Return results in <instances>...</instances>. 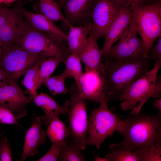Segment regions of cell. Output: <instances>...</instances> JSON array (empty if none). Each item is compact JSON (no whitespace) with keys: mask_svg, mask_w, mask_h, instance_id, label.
<instances>
[{"mask_svg":"<svg viewBox=\"0 0 161 161\" xmlns=\"http://www.w3.org/2000/svg\"><path fill=\"white\" fill-rule=\"evenodd\" d=\"M44 57L47 56L30 52L18 44L2 47L0 68L16 81L37 60Z\"/></svg>","mask_w":161,"mask_h":161,"instance_id":"8","label":"cell"},{"mask_svg":"<svg viewBox=\"0 0 161 161\" xmlns=\"http://www.w3.org/2000/svg\"><path fill=\"white\" fill-rule=\"evenodd\" d=\"M86 100L100 103L105 95L100 73L93 70L86 71L80 78L78 88Z\"/></svg>","mask_w":161,"mask_h":161,"instance_id":"15","label":"cell"},{"mask_svg":"<svg viewBox=\"0 0 161 161\" xmlns=\"http://www.w3.org/2000/svg\"><path fill=\"white\" fill-rule=\"evenodd\" d=\"M12 79L0 68V86L7 83Z\"/></svg>","mask_w":161,"mask_h":161,"instance_id":"36","label":"cell"},{"mask_svg":"<svg viewBox=\"0 0 161 161\" xmlns=\"http://www.w3.org/2000/svg\"><path fill=\"white\" fill-rule=\"evenodd\" d=\"M32 102L25 95L16 80L12 79L0 86V103L6 104L17 119L27 114L26 106Z\"/></svg>","mask_w":161,"mask_h":161,"instance_id":"12","label":"cell"},{"mask_svg":"<svg viewBox=\"0 0 161 161\" xmlns=\"http://www.w3.org/2000/svg\"><path fill=\"white\" fill-rule=\"evenodd\" d=\"M4 0H0V4H1L2 3H3Z\"/></svg>","mask_w":161,"mask_h":161,"instance_id":"43","label":"cell"},{"mask_svg":"<svg viewBox=\"0 0 161 161\" xmlns=\"http://www.w3.org/2000/svg\"><path fill=\"white\" fill-rule=\"evenodd\" d=\"M66 41L70 52L78 56L83 50L88 36L92 30V23L76 27L71 26Z\"/></svg>","mask_w":161,"mask_h":161,"instance_id":"20","label":"cell"},{"mask_svg":"<svg viewBox=\"0 0 161 161\" xmlns=\"http://www.w3.org/2000/svg\"><path fill=\"white\" fill-rule=\"evenodd\" d=\"M48 57H44L39 59L25 72L22 83L29 92L30 99H33L38 95L35 86L38 72L42 62Z\"/></svg>","mask_w":161,"mask_h":161,"instance_id":"23","label":"cell"},{"mask_svg":"<svg viewBox=\"0 0 161 161\" xmlns=\"http://www.w3.org/2000/svg\"><path fill=\"white\" fill-rule=\"evenodd\" d=\"M64 146L52 143L51 148L42 157L37 161H57L61 150Z\"/></svg>","mask_w":161,"mask_h":161,"instance_id":"32","label":"cell"},{"mask_svg":"<svg viewBox=\"0 0 161 161\" xmlns=\"http://www.w3.org/2000/svg\"><path fill=\"white\" fill-rule=\"evenodd\" d=\"M122 5L116 0H96L92 18V30L97 40L105 36Z\"/></svg>","mask_w":161,"mask_h":161,"instance_id":"10","label":"cell"},{"mask_svg":"<svg viewBox=\"0 0 161 161\" xmlns=\"http://www.w3.org/2000/svg\"><path fill=\"white\" fill-rule=\"evenodd\" d=\"M95 161H106L105 159L103 158H102L100 157H98V156H96L95 157Z\"/></svg>","mask_w":161,"mask_h":161,"instance_id":"40","label":"cell"},{"mask_svg":"<svg viewBox=\"0 0 161 161\" xmlns=\"http://www.w3.org/2000/svg\"><path fill=\"white\" fill-rule=\"evenodd\" d=\"M55 1L57 0L59 2L60 4L62 3L65 0H54Z\"/></svg>","mask_w":161,"mask_h":161,"instance_id":"42","label":"cell"},{"mask_svg":"<svg viewBox=\"0 0 161 161\" xmlns=\"http://www.w3.org/2000/svg\"><path fill=\"white\" fill-rule=\"evenodd\" d=\"M80 61L77 55L71 53L66 60L64 64L65 69L62 72L66 78L71 77L74 78L78 88L79 87L80 78L83 74Z\"/></svg>","mask_w":161,"mask_h":161,"instance_id":"24","label":"cell"},{"mask_svg":"<svg viewBox=\"0 0 161 161\" xmlns=\"http://www.w3.org/2000/svg\"><path fill=\"white\" fill-rule=\"evenodd\" d=\"M157 38L156 44L152 46L150 49L151 53L150 57L151 59L155 60L156 62H161V35Z\"/></svg>","mask_w":161,"mask_h":161,"instance_id":"33","label":"cell"},{"mask_svg":"<svg viewBox=\"0 0 161 161\" xmlns=\"http://www.w3.org/2000/svg\"><path fill=\"white\" fill-rule=\"evenodd\" d=\"M123 139L110 146L132 152L137 148L161 142V115L140 112L130 114L118 131Z\"/></svg>","mask_w":161,"mask_h":161,"instance_id":"2","label":"cell"},{"mask_svg":"<svg viewBox=\"0 0 161 161\" xmlns=\"http://www.w3.org/2000/svg\"><path fill=\"white\" fill-rule=\"evenodd\" d=\"M134 152L138 161H161V142L139 147Z\"/></svg>","mask_w":161,"mask_h":161,"instance_id":"26","label":"cell"},{"mask_svg":"<svg viewBox=\"0 0 161 161\" xmlns=\"http://www.w3.org/2000/svg\"><path fill=\"white\" fill-rule=\"evenodd\" d=\"M16 0H4L3 3L8 5L12 3Z\"/></svg>","mask_w":161,"mask_h":161,"instance_id":"38","label":"cell"},{"mask_svg":"<svg viewBox=\"0 0 161 161\" xmlns=\"http://www.w3.org/2000/svg\"><path fill=\"white\" fill-rule=\"evenodd\" d=\"M21 11L24 18L33 28L46 32L60 40L66 41L67 35L55 24L54 22L44 16L31 12L23 7Z\"/></svg>","mask_w":161,"mask_h":161,"instance_id":"18","label":"cell"},{"mask_svg":"<svg viewBox=\"0 0 161 161\" xmlns=\"http://www.w3.org/2000/svg\"><path fill=\"white\" fill-rule=\"evenodd\" d=\"M2 53V44L0 40V59L1 57Z\"/></svg>","mask_w":161,"mask_h":161,"instance_id":"41","label":"cell"},{"mask_svg":"<svg viewBox=\"0 0 161 161\" xmlns=\"http://www.w3.org/2000/svg\"><path fill=\"white\" fill-rule=\"evenodd\" d=\"M62 62L61 59L56 57H50L41 63L38 72L35 89L37 91L41 85L50 76L58 65Z\"/></svg>","mask_w":161,"mask_h":161,"instance_id":"25","label":"cell"},{"mask_svg":"<svg viewBox=\"0 0 161 161\" xmlns=\"http://www.w3.org/2000/svg\"><path fill=\"white\" fill-rule=\"evenodd\" d=\"M146 3L148 2L150 3V4H152L155 3L157 2L161 1V0H144Z\"/></svg>","mask_w":161,"mask_h":161,"instance_id":"39","label":"cell"},{"mask_svg":"<svg viewBox=\"0 0 161 161\" xmlns=\"http://www.w3.org/2000/svg\"><path fill=\"white\" fill-rule=\"evenodd\" d=\"M64 41L46 32L36 30L26 23L18 44L32 53L58 57L65 64L70 52Z\"/></svg>","mask_w":161,"mask_h":161,"instance_id":"4","label":"cell"},{"mask_svg":"<svg viewBox=\"0 0 161 161\" xmlns=\"http://www.w3.org/2000/svg\"><path fill=\"white\" fill-rule=\"evenodd\" d=\"M35 104L42 109L45 114L43 116L45 125H48L53 120L58 118L60 115L68 113L70 100L65 102L63 106L58 104L47 94L41 92L33 99Z\"/></svg>","mask_w":161,"mask_h":161,"instance_id":"19","label":"cell"},{"mask_svg":"<svg viewBox=\"0 0 161 161\" xmlns=\"http://www.w3.org/2000/svg\"><path fill=\"white\" fill-rule=\"evenodd\" d=\"M110 150L104 158L106 161H138L134 152L109 146Z\"/></svg>","mask_w":161,"mask_h":161,"instance_id":"29","label":"cell"},{"mask_svg":"<svg viewBox=\"0 0 161 161\" xmlns=\"http://www.w3.org/2000/svg\"><path fill=\"white\" fill-rule=\"evenodd\" d=\"M108 102L104 95L100 105L92 111L88 118L86 144L98 149L106 138L118 131L123 121L109 109Z\"/></svg>","mask_w":161,"mask_h":161,"instance_id":"6","label":"cell"},{"mask_svg":"<svg viewBox=\"0 0 161 161\" xmlns=\"http://www.w3.org/2000/svg\"><path fill=\"white\" fill-rule=\"evenodd\" d=\"M26 1H32L35 0H24Z\"/></svg>","mask_w":161,"mask_h":161,"instance_id":"44","label":"cell"},{"mask_svg":"<svg viewBox=\"0 0 161 161\" xmlns=\"http://www.w3.org/2000/svg\"><path fill=\"white\" fill-rule=\"evenodd\" d=\"M17 119L6 104L0 103V123L7 124H16Z\"/></svg>","mask_w":161,"mask_h":161,"instance_id":"30","label":"cell"},{"mask_svg":"<svg viewBox=\"0 0 161 161\" xmlns=\"http://www.w3.org/2000/svg\"><path fill=\"white\" fill-rule=\"evenodd\" d=\"M69 91L71 99L68 113V128L70 138L82 150H84L87 145L86 140L88 123L86 100L81 95L75 83Z\"/></svg>","mask_w":161,"mask_h":161,"instance_id":"7","label":"cell"},{"mask_svg":"<svg viewBox=\"0 0 161 161\" xmlns=\"http://www.w3.org/2000/svg\"><path fill=\"white\" fill-rule=\"evenodd\" d=\"M161 92V76H157L155 83L154 98L160 97Z\"/></svg>","mask_w":161,"mask_h":161,"instance_id":"35","label":"cell"},{"mask_svg":"<svg viewBox=\"0 0 161 161\" xmlns=\"http://www.w3.org/2000/svg\"><path fill=\"white\" fill-rule=\"evenodd\" d=\"M39 5L42 14L53 22L61 21L69 27L71 25L62 13L60 5L54 0H39Z\"/></svg>","mask_w":161,"mask_h":161,"instance_id":"22","label":"cell"},{"mask_svg":"<svg viewBox=\"0 0 161 161\" xmlns=\"http://www.w3.org/2000/svg\"><path fill=\"white\" fill-rule=\"evenodd\" d=\"M152 106L158 110L157 114L161 115V98L160 97L157 98L153 103Z\"/></svg>","mask_w":161,"mask_h":161,"instance_id":"37","label":"cell"},{"mask_svg":"<svg viewBox=\"0 0 161 161\" xmlns=\"http://www.w3.org/2000/svg\"><path fill=\"white\" fill-rule=\"evenodd\" d=\"M46 133L52 143L63 146L67 144L70 138L68 127L59 117L52 120L49 123Z\"/></svg>","mask_w":161,"mask_h":161,"instance_id":"21","label":"cell"},{"mask_svg":"<svg viewBox=\"0 0 161 161\" xmlns=\"http://www.w3.org/2000/svg\"><path fill=\"white\" fill-rule=\"evenodd\" d=\"M137 34L131 21L128 30L118 42L110 49L107 58L123 59L144 57V44L142 39L138 37Z\"/></svg>","mask_w":161,"mask_h":161,"instance_id":"11","label":"cell"},{"mask_svg":"<svg viewBox=\"0 0 161 161\" xmlns=\"http://www.w3.org/2000/svg\"><path fill=\"white\" fill-rule=\"evenodd\" d=\"M97 40L92 30L83 50L78 56L83 63L86 71L93 70L100 73L103 68V63Z\"/></svg>","mask_w":161,"mask_h":161,"instance_id":"17","label":"cell"},{"mask_svg":"<svg viewBox=\"0 0 161 161\" xmlns=\"http://www.w3.org/2000/svg\"><path fill=\"white\" fill-rule=\"evenodd\" d=\"M151 59L148 56L134 59L105 60L99 73L108 102L119 100L126 88L148 70Z\"/></svg>","mask_w":161,"mask_h":161,"instance_id":"1","label":"cell"},{"mask_svg":"<svg viewBox=\"0 0 161 161\" xmlns=\"http://www.w3.org/2000/svg\"><path fill=\"white\" fill-rule=\"evenodd\" d=\"M121 4L131 7L148 4L144 0H116Z\"/></svg>","mask_w":161,"mask_h":161,"instance_id":"34","label":"cell"},{"mask_svg":"<svg viewBox=\"0 0 161 161\" xmlns=\"http://www.w3.org/2000/svg\"><path fill=\"white\" fill-rule=\"evenodd\" d=\"M96 0H65L60 4L71 25H82L92 18Z\"/></svg>","mask_w":161,"mask_h":161,"instance_id":"14","label":"cell"},{"mask_svg":"<svg viewBox=\"0 0 161 161\" xmlns=\"http://www.w3.org/2000/svg\"><path fill=\"white\" fill-rule=\"evenodd\" d=\"M43 122V116L36 117L31 126L26 131L21 161L38 154L39 146L45 143L46 133L41 128Z\"/></svg>","mask_w":161,"mask_h":161,"instance_id":"16","label":"cell"},{"mask_svg":"<svg viewBox=\"0 0 161 161\" xmlns=\"http://www.w3.org/2000/svg\"><path fill=\"white\" fill-rule=\"evenodd\" d=\"M131 7L122 5L118 14L108 29L101 52L105 60L114 43L119 40L128 30L132 19Z\"/></svg>","mask_w":161,"mask_h":161,"instance_id":"13","label":"cell"},{"mask_svg":"<svg viewBox=\"0 0 161 161\" xmlns=\"http://www.w3.org/2000/svg\"><path fill=\"white\" fill-rule=\"evenodd\" d=\"M21 5L10 9L0 4V40L2 47L18 44L26 23Z\"/></svg>","mask_w":161,"mask_h":161,"instance_id":"9","label":"cell"},{"mask_svg":"<svg viewBox=\"0 0 161 161\" xmlns=\"http://www.w3.org/2000/svg\"><path fill=\"white\" fill-rule=\"evenodd\" d=\"M66 79L62 73L57 75L50 76L44 83L52 95L61 94H65L68 91L65 85Z\"/></svg>","mask_w":161,"mask_h":161,"instance_id":"28","label":"cell"},{"mask_svg":"<svg viewBox=\"0 0 161 161\" xmlns=\"http://www.w3.org/2000/svg\"><path fill=\"white\" fill-rule=\"evenodd\" d=\"M161 62H156L153 68L145 72L130 84L119 98L123 102L120 106L123 111L131 110L130 114H136L148 100L154 98L155 83Z\"/></svg>","mask_w":161,"mask_h":161,"instance_id":"5","label":"cell"},{"mask_svg":"<svg viewBox=\"0 0 161 161\" xmlns=\"http://www.w3.org/2000/svg\"><path fill=\"white\" fill-rule=\"evenodd\" d=\"M12 158L9 143L6 137H2L0 139V161H11Z\"/></svg>","mask_w":161,"mask_h":161,"instance_id":"31","label":"cell"},{"mask_svg":"<svg viewBox=\"0 0 161 161\" xmlns=\"http://www.w3.org/2000/svg\"><path fill=\"white\" fill-rule=\"evenodd\" d=\"M82 150L70 138L67 144L63 147L58 157L59 161H84L85 157Z\"/></svg>","mask_w":161,"mask_h":161,"instance_id":"27","label":"cell"},{"mask_svg":"<svg viewBox=\"0 0 161 161\" xmlns=\"http://www.w3.org/2000/svg\"><path fill=\"white\" fill-rule=\"evenodd\" d=\"M131 7V22L141 38L144 57L147 58L154 43L161 35V1Z\"/></svg>","mask_w":161,"mask_h":161,"instance_id":"3","label":"cell"}]
</instances>
